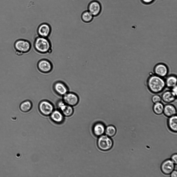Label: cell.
I'll return each instance as SVG.
<instances>
[{"mask_svg":"<svg viewBox=\"0 0 177 177\" xmlns=\"http://www.w3.org/2000/svg\"><path fill=\"white\" fill-rule=\"evenodd\" d=\"M171 174V177H177V172L176 171L173 170Z\"/></svg>","mask_w":177,"mask_h":177,"instance_id":"cell-28","label":"cell"},{"mask_svg":"<svg viewBox=\"0 0 177 177\" xmlns=\"http://www.w3.org/2000/svg\"><path fill=\"white\" fill-rule=\"evenodd\" d=\"M58 109L60 110L64 116L69 117L73 113L72 107L66 104L63 100L58 101L57 104Z\"/></svg>","mask_w":177,"mask_h":177,"instance_id":"cell-8","label":"cell"},{"mask_svg":"<svg viewBox=\"0 0 177 177\" xmlns=\"http://www.w3.org/2000/svg\"><path fill=\"white\" fill-rule=\"evenodd\" d=\"M177 116L176 115L169 117L167 124L169 129L172 132H176L177 131Z\"/></svg>","mask_w":177,"mask_h":177,"instance_id":"cell-19","label":"cell"},{"mask_svg":"<svg viewBox=\"0 0 177 177\" xmlns=\"http://www.w3.org/2000/svg\"><path fill=\"white\" fill-rule=\"evenodd\" d=\"M37 67L41 72L47 73L52 70L53 66L52 63L49 60L43 59L39 60L38 62Z\"/></svg>","mask_w":177,"mask_h":177,"instance_id":"cell-9","label":"cell"},{"mask_svg":"<svg viewBox=\"0 0 177 177\" xmlns=\"http://www.w3.org/2000/svg\"><path fill=\"white\" fill-rule=\"evenodd\" d=\"M53 88L56 94L60 96H63L68 92L66 86L61 82H56L54 85Z\"/></svg>","mask_w":177,"mask_h":177,"instance_id":"cell-14","label":"cell"},{"mask_svg":"<svg viewBox=\"0 0 177 177\" xmlns=\"http://www.w3.org/2000/svg\"><path fill=\"white\" fill-rule=\"evenodd\" d=\"M105 132L107 136L109 137L114 136L116 132V128L113 126L110 125L107 127L105 129Z\"/></svg>","mask_w":177,"mask_h":177,"instance_id":"cell-23","label":"cell"},{"mask_svg":"<svg viewBox=\"0 0 177 177\" xmlns=\"http://www.w3.org/2000/svg\"><path fill=\"white\" fill-rule=\"evenodd\" d=\"M154 0H141L142 2L145 4H149L152 3Z\"/></svg>","mask_w":177,"mask_h":177,"instance_id":"cell-26","label":"cell"},{"mask_svg":"<svg viewBox=\"0 0 177 177\" xmlns=\"http://www.w3.org/2000/svg\"><path fill=\"white\" fill-rule=\"evenodd\" d=\"M147 88L151 93L158 94L162 91L166 87L164 78L155 74H152L148 77L146 82Z\"/></svg>","mask_w":177,"mask_h":177,"instance_id":"cell-1","label":"cell"},{"mask_svg":"<svg viewBox=\"0 0 177 177\" xmlns=\"http://www.w3.org/2000/svg\"><path fill=\"white\" fill-rule=\"evenodd\" d=\"M175 164L171 160L167 159L164 161L161 166V170L162 172L165 175H169L174 170Z\"/></svg>","mask_w":177,"mask_h":177,"instance_id":"cell-12","label":"cell"},{"mask_svg":"<svg viewBox=\"0 0 177 177\" xmlns=\"http://www.w3.org/2000/svg\"><path fill=\"white\" fill-rule=\"evenodd\" d=\"M154 74L164 78L167 75L169 72L168 66L165 64L159 63L156 64L153 68Z\"/></svg>","mask_w":177,"mask_h":177,"instance_id":"cell-7","label":"cell"},{"mask_svg":"<svg viewBox=\"0 0 177 177\" xmlns=\"http://www.w3.org/2000/svg\"><path fill=\"white\" fill-rule=\"evenodd\" d=\"M51 31L50 25L47 23L41 24L38 26L37 32L39 36L48 38L50 35Z\"/></svg>","mask_w":177,"mask_h":177,"instance_id":"cell-11","label":"cell"},{"mask_svg":"<svg viewBox=\"0 0 177 177\" xmlns=\"http://www.w3.org/2000/svg\"><path fill=\"white\" fill-rule=\"evenodd\" d=\"M104 125L102 123H98L94 126L93 132L94 134L97 136H100L102 135L105 131Z\"/></svg>","mask_w":177,"mask_h":177,"instance_id":"cell-20","label":"cell"},{"mask_svg":"<svg viewBox=\"0 0 177 177\" xmlns=\"http://www.w3.org/2000/svg\"><path fill=\"white\" fill-rule=\"evenodd\" d=\"M164 105L161 102L154 103L152 109L154 113L158 115L163 114Z\"/></svg>","mask_w":177,"mask_h":177,"instance_id":"cell-21","label":"cell"},{"mask_svg":"<svg viewBox=\"0 0 177 177\" xmlns=\"http://www.w3.org/2000/svg\"><path fill=\"white\" fill-rule=\"evenodd\" d=\"M172 92L175 95L177 96V86L171 89Z\"/></svg>","mask_w":177,"mask_h":177,"instance_id":"cell-27","label":"cell"},{"mask_svg":"<svg viewBox=\"0 0 177 177\" xmlns=\"http://www.w3.org/2000/svg\"><path fill=\"white\" fill-rule=\"evenodd\" d=\"M102 6L100 3L96 0L91 1L88 3L87 10L94 17L99 16L102 11Z\"/></svg>","mask_w":177,"mask_h":177,"instance_id":"cell-5","label":"cell"},{"mask_svg":"<svg viewBox=\"0 0 177 177\" xmlns=\"http://www.w3.org/2000/svg\"><path fill=\"white\" fill-rule=\"evenodd\" d=\"M33 45L36 51L41 54L50 53L52 51L51 44L47 38L38 36L35 39Z\"/></svg>","mask_w":177,"mask_h":177,"instance_id":"cell-2","label":"cell"},{"mask_svg":"<svg viewBox=\"0 0 177 177\" xmlns=\"http://www.w3.org/2000/svg\"><path fill=\"white\" fill-rule=\"evenodd\" d=\"M175 107L171 103L167 104L164 105L163 114L166 117H169L176 114Z\"/></svg>","mask_w":177,"mask_h":177,"instance_id":"cell-15","label":"cell"},{"mask_svg":"<svg viewBox=\"0 0 177 177\" xmlns=\"http://www.w3.org/2000/svg\"><path fill=\"white\" fill-rule=\"evenodd\" d=\"M40 112L45 116L50 115L54 110V107L51 103L47 100L41 101L38 105Z\"/></svg>","mask_w":177,"mask_h":177,"instance_id":"cell-6","label":"cell"},{"mask_svg":"<svg viewBox=\"0 0 177 177\" xmlns=\"http://www.w3.org/2000/svg\"><path fill=\"white\" fill-rule=\"evenodd\" d=\"M165 80L166 87L169 89L177 86V76L175 75L171 74L167 76Z\"/></svg>","mask_w":177,"mask_h":177,"instance_id":"cell-17","label":"cell"},{"mask_svg":"<svg viewBox=\"0 0 177 177\" xmlns=\"http://www.w3.org/2000/svg\"><path fill=\"white\" fill-rule=\"evenodd\" d=\"M151 100L154 104L161 102L162 99L161 96L157 94H155L152 96Z\"/></svg>","mask_w":177,"mask_h":177,"instance_id":"cell-24","label":"cell"},{"mask_svg":"<svg viewBox=\"0 0 177 177\" xmlns=\"http://www.w3.org/2000/svg\"><path fill=\"white\" fill-rule=\"evenodd\" d=\"M63 100L67 104L73 107L77 104L79 98L75 94L67 92L63 96Z\"/></svg>","mask_w":177,"mask_h":177,"instance_id":"cell-10","label":"cell"},{"mask_svg":"<svg viewBox=\"0 0 177 177\" xmlns=\"http://www.w3.org/2000/svg\"><path fill=\"white\" fill-rule=\"evenodd\" d=\"M177 96L170 90L165 91L162 94V100L167 104L171 103L176 99Z\"/></svg>","mask_w":177,"mask_h":177,"instance_id":"cell-13","label":"cell"},{"mask_svg":"<svg viewBox=\"0 0 177 177\" xmlns=\"http://www.w3.org/2000/svg\"><path fill=\"white\" fill-rule=\"evenodd\" d=\"M97 145L101 150L107 151L112 147L113 142L111 139L107 135H102L100 136L98 139Z\"/></svg>","mask_w":177,"mask_h":177,"instance_id":"cell-4","label":"cell"},{"mask_svg":"<svg viewBox=\"0 0 177 177\" xmlns=\"http://www.w3.org/2000/svg\"><path fill=\"white\" fill-rule=\"evenodd\" d=\"M14 47L16 54L20 56L29 51L31 48V44L27 40L20 39L15 42Z\"/></svg>","mask_w":177,"mask_h":177,"instance_id":"cell-3","label":"cell"},{"mask_svg":"<svg viewBox=\"0 0 177 177\" xmlns=\"http://www.w3.org/2000/svg\"><path fill=\"white\" fill-rule=\"evenodd\" d=\"M175 164H176L177 162V155L176 154H173L171 157V159Z\"/></svg>","mask_w":177,"mask_h":177,"instance_id":"cell-25","label":"cell"},{"mask_svg":"<svg viewBox=\"0 0 177 177\" xmlns=\"http://www.w3.org/2000/svg\"><path fill=\"white\" fill-rule=\"evenodd\" d=\"M80 17L82 21L86 24L91 23L94 18L91 14L87 10H84L82 12Z\"/></svg>","mask_w":177,"mask_h":177,"instance_id":"cell-18","label":"cell"},{"mask_svg":"<svg viewBox=\"0 0 177 177\" xmlns=\"http://www.w3.org/2000/svg\"><path fill=\"white\" fill-rule=\"evenodd\" d=\"M32 106L31 102L29 100H26L22 102L20 104L19 108L20 110L24 112L29 111Z\"/></svg>","mask_w":177,"mask_h":177,"instance_id":"cell-22","label":"cell"},{"mask_svg":"<svg viewBox=\"0 0 177 177\" xmlns=\"http://www.w3.org/2000/svg\"><path fill=\"white\" fill-rule=\"evenodd\" d=\"M50 116L52 121L56 123H62L64 120V116L58 109L54 110Z\"/></svg>","mask_w":177,"mask_h":177,"instance_id":"cell-16","label":"cell"}]
</instances>
